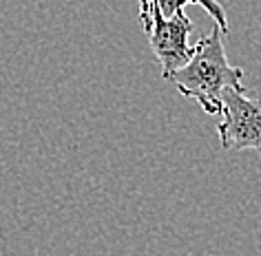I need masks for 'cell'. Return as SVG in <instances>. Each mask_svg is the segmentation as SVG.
<instances>
[{
	"label": "cell",
	"mask_w": 261,
	"mask_h": 256,
	"mask_svg": "<svg viewBox=\"0 0 261 256\" xmlns=\"http://www.w3.org/2000/svg\"><path fill=\"white\" fill-rule=\"evenodd\" d=\"M241 77H244V69L232 67L228 62L224 31L215 24L211 34L201 36L195 42L191 60L181 64L177 71H173L168 80L184 97L197 102L208 115H221L224 89L244 91L246 87L241 84Z\"/></svg>",
	"instance_id": "6da1fadb"
},
{
	"label": "cell",
	"mask_w": 261,
	"mask_h": 256,
	"mask_svg": "<svg viewBox=\"0 0 261 256\" xmlns=\"http://www.w3.org/2000/svg\"><path fill=\"white\" fill-rule=\"evenodd\" d=\"M140 20L162 67V77L168 80L173 71L191 60L195 51V44L188 42V34L193 31L191 18L184 14V9L173 18H166L158 0H140Z\"/></svg>",
	"instance_id": "7a4b0ae2"
},
{
	"label": "cell",
	"mask_w": 261,
	"mask_h": 256,
	"mask_svg": "<svg viewBox=\"0 0 261 256\" xmlns=\"http://www.w3.org/2000/svg\"><path fill=\"white\" fill-rule=\"evenodd\" d=\"M224 120L217 124L221 148L257 150L261 155V100L248 97V89H224Z\"/></svg>",
	"instance_id": "3957f363"
},
{
	"label": "cell",
	"mask_w": 261,
	"mask_h": 256,
	"mask_svg": "<svg viewBox=\"0 0 261 256\" xmlns=\"http://www.w3.org/2000/svg\"><path fill=\"white\" fill-rule=\"evenodd\" d=\"M162 14H164L166 18H173L177 11H181L184 7H188V5H199L201 9H206L208 14H211V18L215 20V24L224 31V36L230 31V27H228V16H226V9L224 5H219L217 0H158Z\"/></svg>",
	"instance_id": "277c9868"
}]
</instances>
